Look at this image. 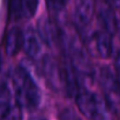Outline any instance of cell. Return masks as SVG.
<instances>
[{
    "label": "cell",
    "mask_w": 120,
    "mask_h": 120,
    "mask_svg": "<svg viewBox=\"0 0 120 120\" xmlns=\"http://www.w3.org/2000/svg\"><path fill=\"white\" fill-rule=\"evenodd\" d=\"M12 85L17 105L21 108L34 109L40 104V91L32 77L22 67L14 68L12 73Z\"/></svg>",
    "instance_id": "6da1fadb"
},
{
    "label": "cell",
    "mask_w": 120,
    "mask_h": 120,
    "mask_svg": "<svg viewBox=\"0 0 120 120\" xmlns=\"http://www.w3.org/2000/svg\"><path fill=\"white\" fill-rule=\"evenodd\" d=\"M101 74V86L105 92V99L107 106L114 113H118L119 107V90H118V80L116 77L107 68L104 67L100 72Z\"/></svg>",
    "instance_id": "7a4b0ae2"
},
{
    "label": "cell",
    "mask_w": 120,
    "mask_h": 120,
    "mask_svg": "<svg viewBox=\"0 0 120 120\" xmlns=\"http://www.w3.org/2000/svg\"><path fill=\"white\" fill-rule=\"evenodd\" d=\"M77 106L79 111L88 119L98 120L101 116V109H100V100L99 98L90 92V91H81L75 94Z\"/></svg>",
    "instance_id": "3957f363"
},
{
    "label": "cell",
    "mask_w": 120,
    "mask_h": 120,
    "mask_svg": "<svg viewBox=\"0 0 120 120\" xmlns=\"http://www.w3.org/2000/svg\"><path fill=\"white\" fill-rule=\"evenodd\" d=\"M42 72L44 77L47 80L48 85L55 90H61V73H60V66L55 63V60L51 55H46L42 59Z\"/></svg>",
    "instance_id": "277c9868"
},
{
    "label": "cell",
    "mask_w": 120,
    "mask_h": 120,
    "mask_svg": "<svg viewBox=\"0 0 120 120\" xmlns=\"http://www.w3.org/2000/svg\"><path fill=\"white\" fill-rule=\"evenodd\" d=\"M98 18L101 26L104 27V31H106L111 35L116 34L118 20H116V15L114 13L113 6H111L106 1H102L98 8Z\"/></svg>",
    "instance_id": "5b68a950"
},
{
    "label": "cell",
    "mask_w": 120,
    "mask_h": 120,
    "mask_svg": "<svg viewBox=\"0 0 120 120\" xmlns=\"http://www.w3.org/2000/svg\"><path fill=\"white\" fill-rule=\"evenodd\" d=\"M60 73H61V88L65 90L68 97H74L78 93V78L70 60H66L60 67Z\"/></svg>",
    "instance_id": "8992f818"
},
{
    "label": "cell",
    "mask_w": 120,
    "mask_h": 120,
    "mask_svg": "<svg viewBox=\"0 0 120 120\" xmlns=\"http://www.w3.org/2000/svg\"><path fill=\"white\" fill-rule=\"evenodd\" d=\"M37 30H38V35L44 44H46L49 47H52L55 44V41L58 39V33H56L55 26L51 21V19H48L46 17L40 18L37 24Z\"/></svg>",
    "instance_id": "52a82bcc"
},
{
    "label": "cell",
    "mask_w": 120,
    "mask_h": 120,
    "mask_svg": "<svg viewBox=\"0 0 120 120\" xmlns=\"http://www.w3.org/2000/svg\"><path fill=\"white\" fill-rule=\"evenodd\" d=\"M94 10L93 0H75L74 18L79 26H86L92 18Z\"/></svg>",
    "instance_id": "ba28073f"
},
{
    "label": "cell",
    "mask_w": 120,
    "mask_h": 120,
    "mask_svg": "<svg viewBox=\"0 0 120 120\" xmlns=\"http://www.w3.org/2000/svg\"><path fill=\"white\" fill-rule=\"evenodd\" d=\"M94 49L100 58H108L112 54V35L106 31H99L94 34Z\"/></svg>",
    "instance_id": "9c48e42d"
},
{
    "label": "cell",
    "mask_w": 120,
    "mask_h": 120,
    "mask_svg": "<svg viewBox=\"0 0 120 120\" xmlns=\"http://www.w3.org/2000/svg\"><path fill=\"white\" fill-rule=\"evenodd\" d=\"M22 32L18 27H13L7 32L5 41V51L10 56H14L22 47Z\"/></svg>",
    "instance_id": "30bf717a"
},
{
    "label": "cell",
    "mask_w": 120,
    "mask_h": 120,
    "mask_svg": "<svg viewBox=\"0 0 120 120\" xmlns=\"http://www.w3.org/2000/svg\"><path fill=\"white\" fill-rule=\"evenodd\" d=\"M22 46L25 48L26 54L31 59H37L39 56L41 51L40 40L33 30L30 28L25 34H22Z\"/></svg>",
    "instance_id": "8fae6325"
},
{
    "label": "cell",
    "mask_w": 120,
    "mask_h": 120,
    "mask_svg": "<svg viewBox=\"0 0 120 120\" xmlns=\"http://www.w3.org/2000/svg\"><path fill=\"white\" fill-rule=\"evenodd\" d=\"M11 107V92L6 82H0V119Z\"/></svg>",
    "instance_id": "7c38bea8"
},
{
    "label": "cell",
    "mask_w": 120,
    "mask_h": 120,
    "mask_svg": "<svg viewBox=\"0 0 120 120\" xmlns=\"http://www.w3.org/2000/svg\"><path fill=\"white\" fill-rule=\"evenodd\" d=\"M10 17L14 20H19L22 17V3L21 0H8Z\"/></svg>",
    "instance_id": "4fadbf2b"
},
{
    "label": "cell",
    "mask_w": 120,
    "mask_h": 120,
    "mask_svg": "<svg viewBox=\"0 0 120 120\" xmlns=\"http://www.w3.org/2000/svg\"><path fill=\"white\" fill-rule=\"evenodd\" d=\"M21 3H22V17L32 18L37 12L39 0H21Z\"/></svg>",
    "instance_id": "5bb4252c"
},
{
    "label": "cell",
    "mask_w": 120,
    "mask_h": 120,
    "mask_svg": "<svg viewBox=\"0 0 120 120\" xmlns=\"http://www.w3.org/2000/svg\"><path fill=\"white\" fill-rule=\"evenodd\" d=\"M0 120H22V111L21 107L15 105L11 106L8 111L5 113V115L0 119Z\"/></svg>",
    "instance_id": "9a60e30c"
},
{
    "label": "cell",
    "mask_w": 120,
    "mask_h": 120,
    "mask_svg": "<svg viewBox=\"0 0 120 120\" xmlns=\"http://www.w3.org/2000/svg\"><path fill=\"white\" fill-rule=\"evenodd\" d=\"M68 3V0H46V5L49 11L52 12H61L65 10L66 5Z\"/></svg>",
    "instance_id": "2e32d148"
},
{
    "label": "cell",
    "mask_w": 120,
    "mask_h": 120,
    "mask_svg": "<svg viewBox=\"0 0 120 120\" xmlns=\"http://www.w3.org/2000/svg\"><path fill=\"white\" fill-rule=\"evenodd\" d=\"M60 120H81V119L71 109H65L60 114Z\"/></svg>",
    "instance_id": "e0dca14e"
},
{
    "label": "cell",
    "mask_w": 120,
    "mask_h": 120,
    "mask_svg": "<svg viewBox=\"0 0 120 120\" xmlns=\"http://www.w3.org/2000/svg\"><path fill=\"white\" fill-rule=\"evenodd\" d=\"M106 3H108L111 6H114V7H118L119 5V0H107Z\"/></svg>",
    "instance_id": "ac0fdd59"
},
{
    "label": "cell",
    "mask_w": 120,
    "mask_h": 120,
    "mask_svg": "<svg viewBox=\"0 0 120 120\" xmlns=\"http://www.w3.org/2000/svg\"><path fill=\"white\" fill-rule=\"evenodd\" d=\"M31 120H46V119H42V118H33Z\"/></svg>",
    "instance_id": "d6986e66"
},
{
    "label": "cell",
    "mask_w": 120,
    "mask_h": 120,
    "mask_svg": "<svg viewBox=\"0 0 120 120\" xmlns=\"http://www.w3.org/2000/svg\"><path fill=\"white\" fill-rule=\"evenodd\" d=\"M1 65H3V58L0 55V70H1Z\"/></svg>",
    "instance_id": "ffe728a7"
}]
</instances>
